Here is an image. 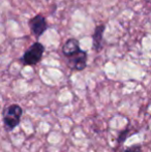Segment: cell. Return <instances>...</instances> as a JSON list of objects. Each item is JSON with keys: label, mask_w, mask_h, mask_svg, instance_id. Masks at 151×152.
<instances>
[{"label": "cell", "mask_w": 151, "mask_h": 152, "mask_svg": "<svg viewBox=\"0 0 151 152\" xmlns=\"http://www.w3.org/2000/svg\"><path fill=\"white\" fill-rule=\"evenodd\" d=\"M106 30L105 24H99L95 27L94 31L92 34V49L95 52H101L103 49V42H104V34Z\"/></svg>", "instance_id": "5"}, {"label": "cell", "mask_w": 151, "mask_h": 152, "mask_svg": "<svg viewBox=\"0 0 151 152\" xmlns=\"http://www.w3.org/2000/svg\"><path fill=\"white\" fill-rule=\"evenodd\" d=\"M87 58H88V56H87L86 51L80 50L79 52H77L76 54L67 57L66 64L71 69L77 70V72H81V70L86 68Z\"/></svg>", "instance_id": "4"}, {"label": "cell", "mask_w": 151, "mask_h": 152, "mask_svg": "<svg viewBox=\"0 0 151 152\" xmlns=\"http://www.w3.org/2000/svg\"><path fill=\"white\" fill-rule=\"evenodd\" d=\"M28 26L31 33L37 38L39 36H42L49 28V25L47 23L46 18L42 14H37L34 17H32L28 21Z\"/></svg>", "instance_id": "3"}, {"label": "cell", "mask_w": 151, "mask_h": 152, "mask_svg": "<svg viewBox=\"0 0 151 152\" xmlns=\"http://www.w3.org/2000/svg\"><path fill=\"white\" fill-rule=\"evenodd\" d=\"M44 53V46L38 42H35L24 52L21 57V61L24 65L33 66L39 63Z\"/></svg>", "instance_id": "2"}, {"label": "cell", "mask_w": 151, "mask_h": 152, "mask_svg": "<svg viewBox=\"0 0 151 152\" xmlns=\"http://www.w3.org/2000/svg\"><path fill=\"white\" fill-rule=\"evenodd\" d=\"M23 115V110L19 104H12L6 107L3 111V124L7 132L14 130L19 125L21 117Z\"/></svg>", "instance_id": "1"}, {"label": "cell", "mask_w": 151, "mask_h": 152, "mask_svg": "<svg viewBox=\"0 0 151 152\" xmlns=\"http://www.w3.org/2000/svg\"><path fill=\"white\" fill-rule=\"evenodd\" d=\"M128 134H129V129L128 128H125V129H123L122 132L119 134L118 138H117V142H118L119 145L123 144L124 143V141L127 139V137H128Z\"/></svg>", "instance_id": "7"}, {"label": "cell", "mask_w": 151, "mask_h": 152, "mask_svg": "<svg viewBox=\"0 0 151 152\" xmlns=\"http://www.w3.org/2000/svg\"><path fill=\"white\" fill-rule=\"evenodd\" d=\"M124 152H142V147L140 145H133L125 149Z\"/></svg>", "instance_id": "8"}, {"label": "cell", "mask_w": 151, "mask_h": 152, "mask_svg": "<svg viewBox=\"0 0 151 152\" xmlns=\"http://www.w3.org/2000/svg\"><path fill=\"white\" fill-rule=\"evenodd\" d=\"M80 50V42L77 38H69L62 46V54L65 56V58L76 54Z\"/></svg>", "instance_id": "6"}]
</instances>
